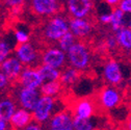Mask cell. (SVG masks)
Listing matches in <instances>:
<instances>
[{
    "instance_id": "cell-1",
    "label": "cell",
    "mask_w": 131,
    "mask_h": 130,
    "mask_svg": "<svg viewBox=\"0 0 131 130\" xmlns=\"http://www.w3.org/2000/svg\"><path fill=\"white\" fill-rule=\"evenodd\" d=\"M42 32L47 41L58 42L63 36L70 32L69 21L62 16H55L45 23Z\"/></svg>"
},
{
    "instance_id": "cell-2",
    "label": "cell",
    "mask_w": 131,
    "mask_h": 130,
    "mask_svg": "<svg viewBox=\"0 0 131 130\" xmlns=\"http://www.w3.org/2000/svg\"><path fill=\"white\" fill-rule=\"evenodd\" d=\"M68 62L70 67L82 71L90 66L91 54L88 46L82 42H76L67 52Z\"/></svg>"
},
{
    "instance_id": "cell-3",
    "label": "cell",
    "mask_w": 131,
    "mask_h": 130,
    "mask_svg": "<svg viewBox=\"0 0 131 130\" xmlns=\"http://www.w3.org/2000/svg\"><path fill=\"white\" fill-rule=\"evenodd\" d=\"M42 96L43 95L41 91L26 89L21 85H19V89L16 92V99H17L21 108H24L31 112L35 110Z\"/></svg>"
},
{
    "instance_id": "cell-4",
    "label": "cell",
    "mask_w": 131,
    "mask_h": 130,
    "mask_svg": "<svg viewBox=\"0 0 131 130\" xmlns=\"http://www.w3.org/2000/svg\"><path fill=\"white\" fill-rule=\"evenodd\" d=\"M54 105H55V101L52 97L42 96V98L40 99L35 110L32 111L34 120L39 124H42L46 121H49L52 118V112L54 110Z\"/></svg>"
},
{
    "instance_id": "cell-5",
    "label": "cell",
    "mask_w": 131,
    "mask_h": 130,
    "mask_svg": "<svg viewBox=\"0 0 131 130\" xmlns=\"http://www.w3.org/2000/svg\"><path fill=\"white\" fill-rule=\"evenodd\" d=\"M15 53L16 57L25 66H37L39 63V52L31 43L18 44L15 48Z\"/></svg>"
},
{
    "instance_id": "cell-6",
    "label": "cell",
    "mask_w": 131,
    "mask_h": 130,
    "mask_svg": "<svg viewBox=\"0 0 131 130\" xmlns=\"http://www.w3.org/2000/svg\"><path fill=\"white\" fill-rule=\"evenodd\" d=\"M41 60L43 64L59 70L66 66V63L68 61V57L67 53L60 50L59 48H48L42 53Z\"/></svg>"
},
{
    "instance_id": "cell-7",
    "label": "cell",
    "mask_w": 131,
    "mask_h": 130,
    "mask_svg": "<svg viewBox=\"0 0 131 130\" xmlns=\"http://www.w3.org/2000/svg\"><path fill=\"white\" fill-rule=\"evenodd\" d=\"M18 83L19 85L26 89L38 90V89H41L44 82L38 69L26 67L23 69L21 75L18 78Z\"/></svg>"
},
{
    "instance_id": "cell-8",
    "label": "cell",
    "mask_w": 131,
    "mask_h": 130,
    "mask_svg": "<svg viewBox=\"0 0 131 130\" xmlns=\"http://www.w3.org/2000/svg\"><path fill=\"white\" fill-rule=\"evenodd\" d=\"M69 14L75 19H86L94 8V2L90 0H69L67 1Z\"/></svg>"
},
{
    "instance_id": "cell-9",
    "label": "cell",
    "mask_w": 131,
    "mask_h": 130,
    "mask_svg": "<svg viewBox=\"0 0 131 130\" xmlns=\"http://www.w3.org/2000/svg\"><path fill=\"white\" fill-rule=\"evenodd\" d=\"M48 130H74V117L68 111H58L48 122Z\"/></svg>"
},
{
    "instance_id": "cell-10",
    "label": "cell",
    "mask_w": 131,
    "mask_h": 130,
    "mask_svg": "<svg viewBox=\"0 0 131 130\" xmlns=\"http://www.w3.org/2000/svg\"><path fill=\"white\" fill-rule=\"evenodd\" d=\"M99 102L105 109L116 108L121 102V94L113 86H105L99 93Z\"/></svg>"
},
{
    "instance_id": "cell-11",
    "label": "cell",
    "mask_w": 131,
    "mask_h": 130,
    "mask_svg": "<svg viewBox=\"0 0 131 130\" xmlns=\"http://www.w3.org/2000/svg\"><path fill=\"white\" fill-rule=\"evenodd\" d=\"M103 77L104 80L110 85L120 84L123 79V73L120 63L114 59L108 60L103 67Z\"/></svg>"
},
{
    "instance_id": "cell-12",
    "label": "cell",
    "mask_w": 131,
    "mask_h": 130,
    "mask_svg": "<svg viewBox=\"0 0 131 130\" xmlns=\"http://www.w3.org/2000/svg\"><path fill=\"white\" fill-rule=\"evenodd\" d=\"M61 7V3L56 0H32L31 8L40 16H51L56 14Z\"/></svg>"
},
{
    "instance_id": "cell-13",
    "label": "cell",
    "mask_w": 131,
    "mask_h": 130,
    "mask_svg": "<svg viewBox=\"0 0 131 130\" xmlns=\"http://www.w3.org/2000/svg\"><path fill=\"white\" fill-rule=\"evenodd\" d=\"M23 69V63L16 56H9L1 62V72L4 73L10 80L18 79Z\"/></svg>"
},
{
    "instance_id": "cell-14",
    "label": "cell",
    "mask_w": 131,
    "mask_h": 130,
    "mask_svg": "<svg viewBox=\"0 0 131 130\" xmlns=\"http://www.w3.org/2000/svg\"><path fill=\"white\" fill-rule=\"evenodd\" d=\"M32 120H34V115L31 111L24 108H18L10 119L9 125L13 130H23L32 123Z\"/></svg>"
},
{
    "instance_id": "cell-15",
    "label": "cell",
    "mask_w": 131,
    "mask_h": 130,
    "mask_svg": "<svg viewBox=\"0 0 131 130\" xmlns=\"http://www.w3.org/2000/svg\"><path fill=\"white\" fill-rule=\"evenodd\" d=\"M70 31L75 38L82 39L88 37L92 31V24L88 19H75L72 18L69 20Z\"/></svg>"
},
{
    "instance_id": "cell-16",
    "label": "cell",
    "mask_w": 131,
    "mask_h": 130,
    "mask_svg": "<svg viewBox=\"0 0 131 130\" xmlns=\"http://www.w3.org/2000/svg\"><path fill=\"white\" fill-rule=\"evenodd\" d=\"M95 113V104L92 100L80 99L74 105V117L81 119H91Z\"/></svg>"
},
{
    "instance_id": "cell-17",
    "label": "cell",
    "mask_w": 131,
    "mask_h": 130,
    "mask_svg": "<svg viewBox=\"0 0 131 130\" xmlns=\"http://www.w3.org/2000/svg\"><path fill=\"white\" fill-rule=\"evenodd\" d=\"M17 109V105L12 98H3L0 103V119L9 123Z\"/></svg>"
},
{
    "instance_id": "cell-18",
    "label": "cell",
    "mask_w": 131,
    "mask_h": 130,
    "mask_svg": "<svg viewBox=\"0 0 131 130\" xmlns=\"http://www.w3.org/2000/svg\"><path fill=\"white\" fill-rule=\"evenodd\" d=\"M39 72L40 75L43 79V82H52V81H59L60 76H61V71L52 67L46 66V64H42L39 67Z\"/></svg>"
},
{
    "instance_id": "cell-19",
    "label": "cell",
    "mask_w": 131,
    "mask_h": 130,
    "mask_svg": "<svg viewBox=\"0 0 131 130\" xmlns=\"http://www.w3.org/2000/svg\"><path fill=\"white\" fill-rule=\"evenodd\" d=\"M80 76V73L78 70L72 68V67H68L61 71V76H60V83L62 85H73L74 83H76V81L78 80Z\"/></svg>"
},
{
    "instance_id": "cell-20",
    "label": "cell",
    "mask_w": 131,
    "mask_h": 130,
    "mask_svg": "<svg viewBox=\"0 0 131 130\" xmlns=\"http://www.w3.org/2000/svg\"><path fill=\"white\" fill-rule=\"evenodd\" d=\"M124 16H125V13L119 6H116L113 8L111 14L110 26L112 31H114V34H117L118 31L124 28Z\"/></svg>"
},
{
    "instance_id": "cell-21",
    "label": "cell",
    "mask_w": 131,
    "mask_h": 130,
    "mask_svg": "<svg viewBox=\"0 0 131 130\" xmlns=\"http://www.w3.org/2000/svg\"><path fill=\"white\" fill-rule=\"evenodd\" d=\"M114 35L118 40L119 46L122 49L126 51H131V29L124 27Z\"/></svg>"
},
{
    "instance_id": "cell-22",
    "label": "cell",
    "mask_w": 131,
    "mask_h": 130,
    "mask_svg": "<svg viewBox=\"0 0 131 130\" xmlns=\"http://www.w3.org/2000/svg\"><path fill=\"white\" fill-rule=\"evenodd\" d=\"M61 83L60 81H52V82H46L43 83V85L41 86L40 91L42 93L43 96H47V97H53L56 96L60 90H61Z\"/></svg>"
},
{
    "instance_id": "cell-23",
    "label": "cell",
    "mask_w": 131,
    "mask_h": 130,
    "mask_svg": "<svg viewBox=\"0 0 131 130\" xmlns=\"http://www.w3.org/2000/svg\"><path fill=\"white\" fill-rule=\"evenodd\" d=\"M75 43H76V38L74 37V35L72 34L71 31L68 32V34L66 35V36H63V37L57 42L58 48H59L60 50H62L63 52H66V53L69 51V49H70V48H71Z\"/></svg>"
},
{
    "instance_id": "cell-24",
    "label": "cell",
    "mask_w": 131,
    "mask_h": 130,
    "mask_svg": "<svg viewBox=\"0 0 131 130\" xmlns=\"http://www.w3.org/2000/svg\"><path fill=\"white\" fill-rule=\"evenodd\" d=\"M95 124L91 119L74 117V130H94Z\"/></svg>"
},
{
    "instance_id": "cell-25",
    "label": "cell",
    "mask_w": 131,
    "mask_h": 130,
    "mask_svg": "<svg viewBox=\"0 0 131 130\" xmlns=\"http://www.w3.org/2000/svg\"><path fill=\"white\" fill-rule=\"evenodd\" d=\"M14 47L15 46L12 45L9 41H6L5 39L1 40V43H0V60H1V62H3L6 58L9 57V54Z\"/></svg>"
},
{
    "instance_id": "cell-26",
    "label": "cell",
    "mask_w": 131,
    "mask_h": 130,
    "mask_svg": "<svg viewBox=\"0 0 131 130\" xmlns=\"http://www.w3.org/2000/svg\"><path fill=\"white\" fill-rule=\"evenodd\" d=\"M14 37L15 40L18 44H25L29 43V34L24 30L23 28H17L14 31Z\"/></svg>"
},
{
    "instance_id": "cell-27",
    "label": "cell",
    "mask_w": 131,
    "mask_h": 130,
    "mask_svg": "<svg viewBox=\"0 0 131 130\" xmlns=\"http://www.w3.org/2000/svg\"><path fill=\"white\" fill-rule=\"evenodd\" d=\"M105 44H106V47L108 49H116V48L119 46L118 44V40L116 38V35L114 36H108L106 38V41H105Z\"/></svg>"
},
{
    "instance_id": "cell-28",
    "label": "cell",
    "mask_w": 131,
    "mask_h": 130,
    "mask_svg": "<svg viewBox=\"0 0 131 130\" xmlns=\"http://www.w3.org/2000/svg\"><path fill=\"white\" fill-rule=\"evenodd\" d=\"M119 7L124 12L131 14V0H121Z\"/></svg>"
},
{
    "instance_id": "cell-29",
    "label": "cell",
    "mask_w": 131,
    "mask_h": 130,
    "mask_svg": "<svg viewBox=\"0 0 131 130\" xmlns=\"http://www.w3.org/2000/svg\"><path fill=\"white\" fill-rule=\"evenodd\" d=\"M111 14L112 13L100 15V16H98V19H99V21L102 24H110V22H111Z\"/></svg>"
},
{
    "instance_id": "cell-30",
    "label": "cell",
    "mask_w": 131,
    "mask_h": 130,
    "mask_svg": "<svg viewBox=\"0 0 131 130\" xmlns=\"http://www.w3.org/2000/svg\"><path fill=\"white\" fill-rule=\"evenodd\" d=\"M8 81H9V79H8V77H7V76H5V74H4V73H2V72L0 73V88H1L2 92L4 91L5 86H7Z\"/></svg>"
},
{
    "instance_id": "cell-31",
    "label": "cell",
    "mask_w": 131,
    "mask_h": 130,
    "mask_svg": "<svg viewBox=\"0 0 131 130\" xmlns=\"http://www.w3.org/2000/svg\"><path fill=\"white\" fill-rule=\"evenodd\" d=\"M124 27L131 29V14L125 13V16H124Z\"/></svg>"
},
{
    "instance_id": "cell-32",
    "label": "cell",
    "mask_w": 131,
    "mask_h": 130,
    "mask_svg": "<svg viewBox=\"0 0 131 130\" xmlns=\"http://www.w3.org/2000/svg\"><path fill=\"white\" fill-rule=\"evenodd\" d=\"M23 130H43V128L41 127V125L37 122H32L31 124H29L25 129Z\"/></svg>"
},
{
    "instance_id": "cell-33",
    "label": "cell",
    "mask_w": 131,
    "mask_h": 130,
    "mask_svg": "<svg viewBox=\"0 0 131 130\" xmlns=\"http://www.w3.org/2000/svg\"><path fill=\"white\" fill-rule=\"evenodd\" d=\"M8 122L2 120V119H0V130H8Z\"/></svg>"
},
{
    "instance_id": "cell-34",
    "label": "cell",
    "mask_w": 131,
    "mask_h": 130,
    "mask_svg": "<svg viewBox=\"0 0 131 130\" xmlns=\"http://www.w3.org/2000/svg\"><path fill=\"white\" fill-rule=\"evenodd\" d=\"M6 3L10 6H16V5H19V4H23V1H21V0H9V1H7Z\"/></svg>"
},
{
    "instance_id": "cell-35",
    "label": "cell",
    "mask_w": 131,
    "mask_h": 130,
    "mask_svg": "<svg viewBox=\"0 0 131 130\" xmlns=\"http://www.w3.org/2000/svg\"><path fill=\"white\" fill-rule=\"evenodd\" d=\"M127 130H131V118H129L127 121Z\"/></svg>"
},
{
    "instance_id": "cell-36",
    "label": "cell",
    "mask_w": 131,
    "mask_h": 130,
    "mask_svg": "<svg viewBox=\"0 0 131 130\" xmlns=\"http://www.w3.org/2000/svg\"><path fill=\"white\" fill-rule=\"evenodd\" d=\"M8 130H9V129H8ZM10 130H13V129H10Z\"/></svg>"
}]
</instances>
